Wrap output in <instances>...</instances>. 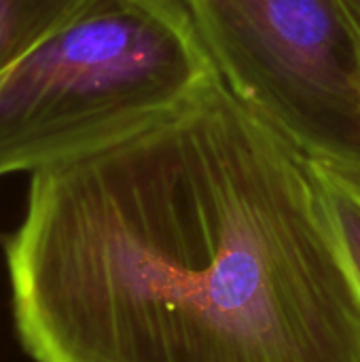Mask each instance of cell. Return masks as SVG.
Masks as SVG:
<instances>
[{"label": "cell", "instance_id": "1", "mask_svg": "<svg viewBox=\"0 0 360 362\" xmlns=\"http://www.w3.org/2000/svg\"><path fill=\"white\" fill-rule=\"evenodd\" d=\"M2 252L34 362H360L316 163L221 74L32 174Z\"/></svg>", "mask_w": 360, "mask_h": 362}, {"label": "cell", "instance_id": "2", "mask_svg": "<svg viewBox=\"0 0 360 362\" xmlns=\"http://www.w3.org/2000/svg\"><path fill=\"white\" fill-rule=\"evenodd\" d=\"M216 74L187 0H83L0 76V178L125 136Z\"/></svg>", "mask_w": 360, "mask_h": 362}, {"label": "cell", "instance_id": "3", "mask_svg": "<svg viewBox=\"0 0 360 362\" xmlns=\"http://www.w3.org/2000/svg\"><path fill=\"white\" fill-rule=\"evenodd\" d=\"M227 87L310 159L360 172V32L344 0H187Z\"/></svg>", "mask_w": 360, "mask_h": 362}, {"label": "cell", "instance_id": "4", "mask_svg": "<svg viewBox=\"0 0 360 362\" xmlns=\"http://www.w3.org/2000/svg\"><path fill=\"white\" fill-rule=\"evenodd\" d=\"M83 0H0V76L49 36Z\"/></svg>", "mask_w": 360, "mask_h": 362}, {"label": "cell", "instance_id": "5", "mask_svg": "<svg viewBox=\"0 0 360 362\" xmlns=\"http://www.w3.org/2000/svg\"><path fill=\"white\" fill-rule=\"evenodd\" d=\"M314 163L337 248L360 301V172Z\"/></svg>", "mask_w": 360, "mask_h": 362}, {"label": "cell", "instance_id": "6", "mask_svg": "<svg viewBox=\"0 0 360 362\" xmlns=\"http://www.w3.org/2000/svg\"><path fill=\"white\" fill-rule=\"evenodd\" d=\"M344 4H346V8H348L352 21L356 23V28H359L360 32V0H344Z\"/></svg>", "mask_w": 360, "mask_h": 362}]
</instances>
